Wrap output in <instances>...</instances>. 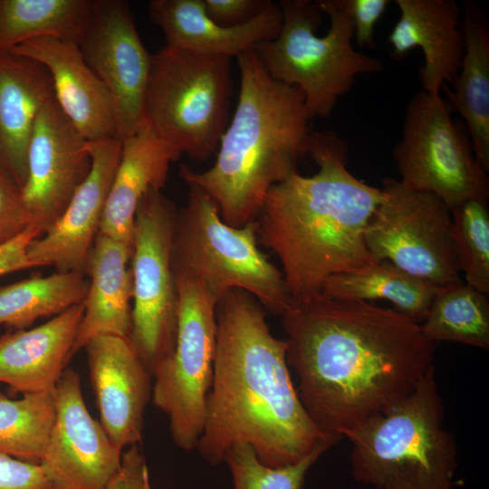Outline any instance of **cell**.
Here are the masks:
<instances>
[{
    "label": "cell",
    "instance_id": "cell-1",
    "mask_svg": "<svg viewBox=\"0 0 489 489\" xmlns=\"http://www.w3.org/2000/svg\"><path fill=\"white\" fill-rule=\"evenodd\" d=\"M281 318L300 399L327 436L390 409L435 366V343L393 309L320 294Z\"/></svg>",
    "mask_w": 489,
    "mask_h": 489
},
{
    "label": "cell",
    "instance_id": "cell-2",
    "mask_svg": "<svg viewBox=\"0 0 489 489\" xmlns=\"http://www.w3.org/2000/svg\"><path fill=\"white\" fill-rule=\"evenodd\" d=\"M212 384L197 449L213 465L246 443L270 467L295 464L340 438L323 434L307 414L286 360L287 341L274 337L265 310L234 289L216 304Z\"/></svg>",
    "mask_w": 489,
    "mask_h": 489
},
{
    "label": "cell",
    "instance_id": "cell-3",
    "mask_svg": "<svg viewBox=\"0 0 489 489\" xmlns=\"http://www.w3.org/2000/svg\"><path fill=\"white\" fill-rule=\"evenodd\" d=\"M348 143L334 131L312 129V176L292 173L268 191L255 219L258 243L278 257L292 302L321 294L335 274L376 263L364 239L379 188L347 168Z\"/></svg>",
    "mask_w": 489,
    "mask_h": 489
},
{
    "label": "cell",
    "instance_id": "cell-4",
    "mask_svg": "<svg viewBox=\"0 0 489 489\" xmlns=\"http://www.w3.org/2000/svg\"><path fill=\"white\" fill-rule=\"evenodd\" d=\"M240 90L214 165L179 175L201 188L233 227L254 221L272 187L297 171L309 153L312 129L303 94L272 78L254 50L236 57Z\"/></svg>",
    "mask_w": 489,
    "mask_h": 489
},
{
    "label": "cell",
    "instance_id": "cell-5",
    "mask_svg": "<svg viewBox=\"0 0 489 489\" xmlns=\"http://www.w3.org/2000/svg\"><path fill=\"white\" fill-rule=\"evenodd\" d=\"M444 417L433 366L408 397L345 434L353 478L373 489H452L458 452Z\"/></svg>",
    "mask_w": 489,
    "mask_h": 489
},
{
    "label": "cell",
    "instance_id": "cell-6",
    "mask_svg": "<svg viewBox=\"0 0 489 489\" xmlns=\"http://www.w3.org/2000/svg\"><path fill=\"white\" fill-rule=\"evenodd\" d=\"M278 35L253 50L274 80L299 88L308 117H329L360 74L378 73L381 61L356 51L353 27L338 0H281Z\"/></svg>",
    "mask_w": 489,
    "mask_h": 489
},
{
    "label": "cell",
    "instance_id": "cell-7",
    "mask_svg": "<svg viewBox=\"0 0 489 489\" xmlns=\"http://www.w3.org/2000/svg\"><path fill=\"white\" fill-rule=\"evenodd\" d=\"M187 186V202L177 214L173 272L198 280L216 302L239 289L281 316L292 299L282 270L259 249L255 220L242 227L229 225L201 188Z\"/></svg>",
    "mask_w": 489,
    "mask_h": 489
},
{
    "label": "cell",
    "instance_id": "cell-8",
    "mask_svg": "<svg viewBox=\"0 0 489 489\" xmlns=\"http://www.w3.org/2000/svg\"><path fill=\"white\" fill-rule=\"evenodd\" d=\"M232 91L231 58L164 47L151 57L145 122L181 154L206 161L229 123Z\"/></svg>",
    "mask_w": 489,
    "mask_h": 489
},
{
    "label": "cell",
    "instance_id": "cell-9",
    "mask_svg": "<svg viewBox=\"0 0 489 489\" xmlns=\"http://www.w3.org/2000/svg\"><path fill=\"white\" fill-rule=\"evenodd\" d=\"M440 93L417 91L407 105L392 155L405 187L432 193L449 208L489 199V177L476 159L465 124Z\"/></svg>",
    "mask_w": 489,
    "mask_h": 489
},
{
    "label": "cell",
    "instance_id": "cell-10",
    "mask_svg": "<svg viewBox=\"0 0 489 489\" xmlns=\"http://www.w3.org/2000/svg\"><path fill=\"white\" fill-rule=\"evenodd\" d=\"M174 273L178 297L177 331L172 354L154 371L151 398L168 418L173 442L197 448L213 379L216 300L198 280Z\"/></svg>",
    "mask_w": 489,
    "mask_h": 489
},
{
    "label": "cell",
    "instance_id": "cell-11",
    "mask_svg": "<svg viewBox=\"0 0 489 489\" xmlns=\"http://www.w3.org/2000/svg\"><path fill=\"white\" fill-rule=\"evenodd\" d=\"M177 210L162 190H150L141 198L134 220L129 339L151 376L176 344L178 297L172 249Z\"/></svg>",
    "mask_w": 489,
    "mask_h": 489
},
{
    "label": "cell",
    "instance_id": "cell-12",
    "mask_svg": "<svg viewBox=\"0 0 489 489\" xmlns=\"http://www.w3.org/2000/svg\"><path fill=\"white\" fill-rule=\"evenodd\" d=\"M380 200L365 230L376 262L388 261L436 287L461 283L449 206L437 196L385 178Z\"/></svg>",
    "mask_w": 489,
    "mask_h": 489
},
{
    "label": "cell",
    "instance_id": "cell-13",
    "mask_svg": "<svg viewBox=\"0 0 489 489\" xmlns=\"http://www.w3.org/2000/svg\"><path fill=\"white\" fill-rule=\"evenodd\" d=\"M81 53L112 99L117 139L132 136L145 123V97L151 57L136 28L129 4L96 0L78 43Z\"/></svg>",
    "mask_w": 489,
    "mask_h": 489
},
{
    "label": "cell",
    "instance_id": "cell-14",
    "mask_svg": "<svg viewBox=\"0 0 489 489\" xmlns=\"http://www.w3.org/2000/svg\"><path fill=\"white\" fill-rule=\"evenodd\" d=\"M53 393L55 418L40 464L54 489H106L122 450L89 413L76 371L66 369Z\"/></svg>",
    "mask_w": 489,
    "mask_h": 489
},
{
    "label": "cell",
    "instance_id": "cell-15",
    "mask_svg": "<svg viewBox=\"0 0 489 489\" xmlns=\"http://www.w3.org/2000/svg\"><path fill=\"white\" fill-rule=\"evenodd\" d=\"M88 141L53 97L40 110L27 151L22 197L41 235L62 216L91 168Z\"/></svg>",
    "mask_w": 489,
    "mask_h": 489
},
{
    "label": "cell",
    "instance_id": "cell-16",
    "mask_svg": "<svg viewBox=\"0 0 489 489\" xmlns=\"http://www.w3.org/2000/svg\"><path fill=\"white\" fill-rule=\"evenodd\" d=\"M91 168L59 219L29 244L34 267L54 266L57 272L85 268L101 224L121 153V141H88Z\"/></svg>",
    "mask_w": 489,
    "mask_h": 489
},
{
    "label": "cell",
    "instance_id": "cell-17",
    "mask_svg": "<svg viewBox=\"0 0 489 489\" xmlns=\"http://www.w3.org/2000/svg\"><path fill=\"white\" fill-rule=\"evenodd\" d=\"M83 349L101 424L119 449L139 445L152 376L128 337L97 336Z\"/></svg>",
    "mask_w": 489,
    "mask_h": 489
},
{
    "label": "cell",
    "instance_id": "cell-18",
    "mask_svg": "<svg viewBox=\"0 0 489 489\" xmlns=\"http://www.w3.org/2000/svg\"><path fill=\"white\" fill-rule=\"evenodd\" d=\"M9 52L34 59L48 70L59 107L87 141L117 139L112 99L86 63L78 43L43 37Z\"/></svg>",
    "mask_w": 489,
    "mask_h": 489
},
{
    "label": "cell",
    "instance_id": "cell-19",
    "mask_svg": "<svg viewBox=\"0 0 489 489\" xmlns=\"http://www.w3.org/2000/svg\"><path fill=\"white\" fill-rule=\"evenodd\" d=\"M400 16L388 41L391 56L400 60L418 47L421 90L440 93L455 81L465 53L462 10L454 0H396Z\"/></svg>",
    "mask_w": 489,
    "mask_h": 489
},
{
    "label": "cell",
    "instance_id": "cell-20",
    "mask_svg": "<svg viewBox=\"0 0 489 489\" xmlns=\"http://www.w3.org/2000/svg\"><path fill=\"white\" fill-rule=\"evenodd\" d=\"M149 13L165 36V47L231 59L274 39L283 24L281 8L273 2L250 21L234 26L208 17L203 0H151Z\"/></svg>",
    "mask_w": 489,
    "mask_h": 489
},
{
    "label": "cell",
    "instance_id": "cell-21",
    "mask_svg": "<svg viewBox=\"0 0 489 489\" xmlns=\"http://www.w3.org/2000/svg\"><path fill=\"white\" fill-rule=\"evenodd\" d=\"M83 302L31 330L0 337V382L12 391H53L72 355L83 315Z\"/></svg>",
    "mask_w": 489,
    "mask_h": 489
},
{
    "label": "cell",
    "instance_id": "cell-22",
    "mask_svg": "<svg viewBox=\"0 0 489 489\" xmlns=\"http://www.w3.org/2000/svg\"><path fill=\"white\" fill-rule=\"evenodd\" d=\"M54 97L48 70L39 62L0 52V168L23 188L36 118Z\"/></svg>",
    "mask_w": 489,
    "mask_h": 489
},
{
    "label": "cell",
    "instance_id": "cell-23",
    "mask_svg": "<svg viewBox=\"0 0 489 489\" xmlns=\"http://www.w3.org/2000/svg\"><path fill=\"white\" fill-rule=\"evenodd\" d=\"M182 154L145 122L121 140V153L107 198L100 234L132 246L138 206L150 190H162L169 166Z\"/></svg>",
    "mask_w": 489,
    "mask_h": 489
},
{
    "label": "cell",
    "instance_id": "cell-24",
    "mask_svg": "<svg viewBox=\"0 0 489 489\" xmlns=\"http://www.w3.org/2000/svg\"><path fill=\"white\" fill-rule=\"evenodd\" d=\"M131 253L132 246L98 234L86 264L89 288L72 355L97 336L129 337L133 284L128 264Z\"/></svg>",
    "mask_w": 489,
    "mask_h": 489
},
{
    "label": "cell",
    "instance_id": "cell-25",
    "mask_svg": "<svg viewBox=\"0 0 489 489\" xmlns=\"http://www.w3.org/2000/svg\"><path fill=\"white\" fill-rule=\"evenodd\" d=\"M465 53L458 75L441 91L468 130L475 156L489 172V24L480 6L465 1L462 10Z\"/></svg>",
    "mask_w": 489,
    "mask_h": 489
},
{
    "label": "cell",
    "instance_id": "cell-26",
    "mask_svg": "<svg viewBox=\"0 0 489 489\" xmlns=\"http://www.w3.org/2000/svg\"><path fill=\"white\" fill-rule=\"evenodd\" d=\"M438 287L414 276L388 261H379L329 277L321 295L333 299H382L414 322L423 321Z\"/></svg>",
    "mask_w": 489,
    "mask_h": 489
},
{
    "label": "cell",
    "instance_id": "cell-27",
    "mask_svg": "<svg viewBox=\"0 0 489 489\" xmlns=\"http://www.w3.org/2000/svg\"><path fill=\"white\" fill-rule=\"evenodd\" d=\"M96 0H0V52L52 37L78 43Z\"/></svg>",
    "mask_w": 489,
    "mask_h": 489
},
{
    "label": "cell",
    "instance_id": "cell-28",
    "mask_svg": "<svg viewBox=\"0 0 489 489\" xmlns=\"http://www.w3.org/2000/svg\"><path fill=\"white\" fill-rule=\"evenodd\" d=\"M89 281L81 272L31 276L0 288V324L23 330L43 317L56 316L86 298Z\"/></svg>",
    "mask_w": 489,
    "mask_h": 489
},
{
    "label": "cell",
    "instance_id": "cell-29",
    "mask_svg": "<svg viewBox=\"0 0 489 489\" xmlns=\"http://www.w3.org/2000/svg\"><path fill=\"white\" fill-rule=\"evenodd\" d=\"M422 322L423 334L434 343L489 349L488 294L463 282L438 287Z\"/></svg>",
    "mask_w": 489,
    "mask_h": 489
},
{
    "label": "cell",
    "instance_id": "cell-30",
    "mask_svg": "<svg viewBox=\"0 0 489 489\" xmlns=\"http://www.w3.org/2000/svg\"><path fill=\"white\" fill-rule=\"evenodd\" d=\"M53 391L19 399L0 393V453L40 464L55 418Z\"/></svg>",
    "mask_w": 489,
    "mask_h": 489
},
{
    "label": "cell",
    "instance_id": "cell-31",
    "mask_svg": "<svg viewBox=\"0 0 489 489\" xmlns=\"http://www.w3.org/2000/svg\"><path fill=\"white\" fill-rule=\"evenodd\" d=\"M451 238L465 283L489 294L488 198L467 199L451 208Z\"/></svg>",
    "mask_w": 489,
    "mask_h": 489
},
{
    "label": "cell",
    "instance_id": "cell-32",
    "mask_svg": "<svg viewBox=\"0 0 489 489\" xmlns=\"http://www.w3.org/2000/svg\"><path fill=\"white\" fill-rule=\"evenodd\" d=\"M335 443H325L299 462L270 467L263 464L246 443L234 446L224 462L228 465L234 489H302L306 475L315 462Z\"/></svg>",
    "mask_w": 489,
    "mask_h": 489
},
{
    "label": "cell",
    "instance_id": "cell-33",
    "mask_svg": "<svg viewBox=\"0 0 489 489\" xmlns=\"http://www.w3.org/2000/svg\"><path fill=\"white\" fill-rule=\"evenodd\" d=\"M21 188L0 168V246L31 226Z\"/></svg>",
    "mask_w": 489,
    "mask_h": 489
},
{
    "label": "cell",
    "instance_id": "cell-34",
    "mask_svg": "<svg viewBox=\"0 0 489 489\" xmlns=\"http://www.w3.org/2000/svg\"><path fill=\"white\" fill-rule=\"evenodd\" d=\"M339 5L350 18L353 27V39L360 47H377L374 30L386 12L389 0H338Z\"/></svg>",
    "mask_w": 489,
    "mask_h": 489
},
{
    "label": "cell",
    "instance_id": "cell-35",
    "mask_svg": "<svg viewBox=\"0 0 489 489\" xmlns=\"http://www.w3.org/2000/svg\"><path fill=\"white\" fill-rule=\"evenodd\" d=\"M0 489H54L41 464L0 453Z\"/></svg>",
    "mask_w": 489,
    "mask_h": 489
},
{
    "label": "cell",
    "instance_id": "cell-36",
    "mask_svg": "<svg viewBox=\"0 0 489 489\" xmlns=\"http://www.w3.org/2000/svg\"><path fill=\"white\" fill-rule=\"evenodd\" d=\"M270 0H203L206 14L225 26L246 23L267 8Z\"/></svg>",
    "mask_w": 489,
    "mask_h": 489
},
{
    "label": "cell",
    "instance_id": "cell-37",
    "mask_svg": "<svg viewBox=\"0 0 489 489\" xmlns=\"http://www.w3.org/2000/svg\"><path fill=\"white\" fill-rule=\"evenodd\" d=\"M106 489H151L146 458L139 445L122 453L120 465Z\"/></svg>",
    "mask_w": 489,
    "mask_h": 489
},
{
    "label": "cell",
    "instance_id": "cell-38",
    "mask_svg": "<svg viewBox=\"0 0 489 489\" xmlns=\"http://www.w3.org/2000/svg\"><path fill=\"white\" fill-rule=\"evenodd\" d=\"M40 235L39 230L31 225L16 238L0 246V276L34 267L27 249L30 243Z\"/></svg>",
    "mask_w": 489,
    "mask_h": 489
}]
</instances>
